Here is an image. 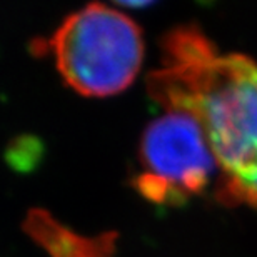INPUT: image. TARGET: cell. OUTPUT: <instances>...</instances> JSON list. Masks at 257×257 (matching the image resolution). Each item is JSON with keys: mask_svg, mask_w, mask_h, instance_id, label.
<instances>
[{"mask_svg": "<svg viewBox=\"0 0 257 257\" xmlns=\"http://www.w3.org/2000/svg\"><path fill=\"white\" fill-rule=\"evenodd\" d=\"M141 172L134 187L146 200L181 205L202 194L219 166L197 117L184 110H166L151 122L139 146Z\"/></svg>", "mask_w": 257, "mask_h": 257, "instance_id": "3", "label": "cell"}, {"mask_svg": "<svg viewBox=\"0 0 257 257\" xmlns=\"http://www.w3.org/2000/svg\"><path fill=\"white\" fill-rule=\"evenodd\" d=\"M147 79L166 110L197 117L219 166L217 197L257 210V62L222 52L197 27L171 30Z\"/></svg>", "mask_w": 257, "mask_h": 257, "instance_id": "1", "label": "cell"}, {"mask_svg": "<svg viewBox=\"0 0 257 257\" xmlns=\"http://www.w3.org/2000/svg\"><path fill=\"white\" fill-rule=\"evenodd\" d=\"M65 84L85 97H110L136 80L144 60L141 27L122 10L90 4L70 14L47 42Z\"/></svg>", "mask_w": 257, "mask_h": 257, "instance_id": "2", "label": "cell"}, {"mask_svg": "<svg viewBox=\"0 0 257 257\" xmlns=\"http://www.w3.org/2000/svg\"><path fill=\"white\" fill-rule=\"evenodd\" d=\"M24 230L50 257H115V232L94 237L80 235L44 209L30 210L24 220Z\"/></svg>", "mask_w": 257, "mask_h": 257, "instance_id": "4", "label": "cell"}, {"mask_svg": "<svg viewBox=\"0 0 257 257\" xmlns=\"http://www.w3.org/2000/svg\"><path fill=\"white\" fill-rule=\"evenodd\" d=\"M42 144L35 137H17L7 149V162L15 171H30L42 157Z\"/></svg>", "mask_w": 257, "mask_h": 257, "instance_id": "5", "label": "cell"}]
</instances>
